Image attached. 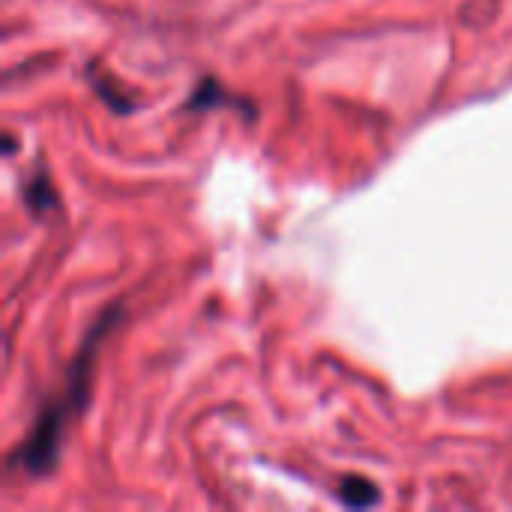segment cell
Wrapping results in <instances>:
<instances>
[{"instance_id":"2","label":"cell","mask_w":512,"mask_h":512,"mask_svg":"<svg viewBox=\"0 0 512 512\" xmlns=\"http://www.w3.org/2000/svg\"><path fill=\"white\" fill-rule=\"evenodd\" d=\"M204 108H234V111H243L249 120L258 114L249 99L231 93L219 78H210V75L198 81V87L186 96V102H183L180 111H204Z\"/></svg>"},{"instance_id":"1","label":"cell","mask_w":512,"mask_h":512,"mask_svg":"<svg viewBox=\"0 0 512 512\" xmlns=\"http://www.w3.org/2000/svg\"><path fill=\"white\" fill-rule=\"evenodd\" d=\"M123 315H126V306L120 300H114L93 318L87 336L81 339V345L75 351V360L69 363V372H66L60 390L51 399H45L42 411L36 414L33 429L9 453L6 465L12 471H21L33 480L54 474L69 423L90 405V381H93V369H96L102 342L108 339V333H114L123 324Z\"/></svg>"},{"instance_id":"5","label":"cell","mask_w":512,"mask_h":512,"mask_svg":"<svg viewBox=\"0 0 512 512\" xmlns=\"http://www.w3.org/2000/svg\"><path fill=\"white\" fill-rule=\"evenodd\" d=\"M87 72H90V78H93V90L99 93V99H102L108 108H114V111H120V114H132V111L138 108V99H135L132 93H126L120 84H108V81H111L108 75H102L99 69L93 72V66H87Z\"/></svg>"},{"instance_id":"4","label":"cell","mask_w":512,"mask_h":512,"mask_svg":"<svg viewBox=\"0 0 512 512\" xmlns=\"http://www.w3.org/2000/svg\"><path fill=\"white\" fill-rule=\"evenodd\" d=\"M24 204L30 207L33 216H45V213H51V210L57 207V189H54L48 171L39 168V171L27 180V186H24Z\"/></svg>"},{"instance_id":"3","label":"cell","mask_w":512,"mask_h":512,"mask_svg":"<svg viewBox=\"0 0 512 512\" xmlns=\"http://www.w3.org/2000/svg\"><path fill=\"white\" fill-rule=\"evenodd\" d=\"M336 492H339V501H342L345 507H351V510H366V507L381 504V489H378L372 480L360 477V474L342 477V483H339Z\"/></svg>"}]
</instances>
